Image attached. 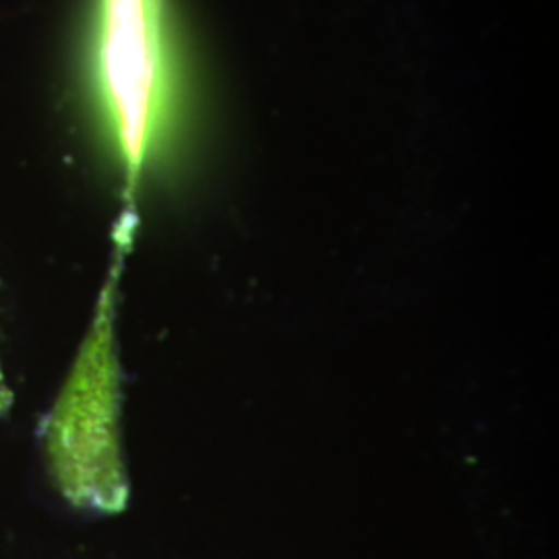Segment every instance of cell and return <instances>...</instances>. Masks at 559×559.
<instances>
[{
    "label": "cell",
    "mask_w": 559,
    "mask_h": 559,
    "mask_svg": "<svg viewBox=\"0 0 559 559\" xmlns=\"http://www.w3.org/2000/svg\"><path fill=\"white\" fill-rule=\"evenodd\" d=\"M100 87L129 179H138L166 117L162 0H102Z\"/></svg>",
    "instance_id": "6da1fadb"
},
{
    "label": "cell",
    "mask_w": 559,
    "mask_h": 559,
    "mask_svg": "<svg viewBox=\"0 0 559 559\" xmlns=\"http://www.w3.org/2000/svg\"><path fill=\"white\" fill-rule=\"evenodd\" d=\"M9 402V394H7V388H4V381H2V373H0V411L7 406Z\"/></svg>",
    "instance_id": "3957f363"
},
{
    "label": "cell",
    "mask_w": 559,
    "mask_h": 559,
    "mask_svg": "<svg viewBox=\"0 0 559 559\" xmlns=\"http://www.w3.org/2000/svg\"><path fill=\"white\" fill-rule=\"evenodd\" d=\"M106 338L81 359L78 378L60 402L52 427L55 464L69 485L87 480L90 491L104 489L106 498L119 491V460L115 433V383Z\"/></svg>",
    "instance_id": "7a4b0ae2"
}]
</instances>
